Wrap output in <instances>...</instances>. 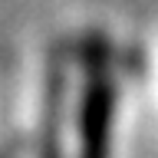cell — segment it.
<instances>
[{"mask_svg": "<svg viewBox=\"0 0 158 158\" xmlns=\"http://www.w3.org/2000/svg\"><path fill=\"white\" fill-rule=\"evenodd\" d=\"M86 86L79 99V158L112 155V118H115V76L109 46L99 36L82 43Z\"/></svg>", "mask_w": 158, "mask_h": 158, "instance_id": "1", "label": "cell"}, {"mask_svg": "<svg viewBox=\"0 0 158 158\" xmlns=\"http://www.w3.org/2000/svg\"><path fill=\"white\" fill-rule=\"evenodd\" d=\"M63 109H66V53L49 49L36 158H63Z\"/></svg>", "mask_w": 158, "mask_h": 158, "instance_id": "2", "label": "cell"}]
</instances>
